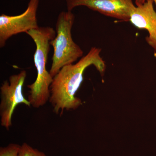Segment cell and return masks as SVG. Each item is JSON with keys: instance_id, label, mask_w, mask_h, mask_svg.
Returning <instances> with one entry per match:
<instances>
[{"instance_id": "7", "label": "cell", "mask_w": 156, "mask_h": 156, "mask_svg": "<svg viewBox=\"0 0 156 156\" xmlns=\"http://www.w3.org/2000/svg\"><path fill=\"white\" fill-rule=\"evenodd\" d=\"M152 0H147L144 4L136 6L132 11L129 21L136 28L146 30L148 36L146 41L156 51V11Z\"/></svg>"}, {"instance_id": "8", "label": "cell", "mask_w": 156, "mask_h": 156, "mask_svg": "<svg viewBox=\"0 0 156 156\" xmlns=\"http://www.w3.org/2000/svg\"><path fill=\"white\" fill-rule=\"evenodd\" d=\"M18 156H47L44 153L34 148L26 143L20 145Z\"/></svg>"}, {"instance_id": "9", "label": "cell", "mask_w": 156, "mask_h": 156, "mask_svg": "<svg viewBox=\"0 0 156 156\" xmlns=\"http://www.w3.org/2000/svg\"><path fill=\"white\" fill-rule=\"evenodd\" d=\"M20 145L17 144H10L0 148V156H18Z\"/></svg>"}, {"instance_id": "2", "label": "cell", "mask_w": 156, "mask_h": 156, "mask_svg": "<svg viewBox=\"0 0 156 156\" xmlns=\"http://www.w3.org/2000/svg\"><path fill=\"white\" fill-rule=\"evenodd\" d=\"M33 40L36 46L34 61L37 70V78L32 83L27 86L29 89L28 100L31 106L39 108L49 101L50 86L53 77L47 69L50 41L56 36V31L50 27H42L26 33Z\"/></svg>"}, {"instance_id": "10", "label": "cell", "mask_w": 156, "mask_h": 156, "mask_svg": "<svg viewBox=\"0 0 156 156\" xmlns=\"http://www.w3.org/2000/svg\"><path fill=\"white\" fill-rule=\"evenodd\" d=\"M147 0H135V5L136 6L141 5L143 4H144ZM155 3L156 5V0H152Z\"/></svg>"}, {"instance_id": "6", "label": "cell", "mask_w": 156, "mask_h": 156, "mask_svg": "<svg viewBox=\"0 0 156 156\" xmlns=\"http://www.w3.org/2000/svg\"><path fill=\"white\" fill-rule=\"evenodd\" d=\"M68 11L79 6L122 21H129L136 6L132 0H66Z\"/></svg>"}, {"instance_id": "3", "label": "cell", "mask_w": 156, "mask_h": 156, "mask_svg": "<svg viewBox=\"0 0 156 156\" xmlns=\"http://www.w3.org/2000/svg\"><path fill=\"white\" fill-rule=\"evenodd\" d=\"M72 11H62L58 14L56 25V36L50 42L53 49L52 63L50 70L55 76L63 66L73 64L82 58L83 51L75 43L72 36V28L74 22Z\"/></svg>"}, {"instance_id": "1", "label": "cell", "mask_w": 156, "mask_h": 156, "mask_svg": "<svg viewBox=\"0 0 156 156\" xmlns=\"http://www.w3.org/2000/svg\"><path fill=\"white\" fill-rule=\"evenodd\" d=\"M101 48L92 47L78 62L63 66L53 77L50 86L49 101L56 114L62 115L65 110H75L82 104V101L75 95L87 68L93 66L103 76L106 64L101 56Z\"/></svg>"}, {"instance_id": "4", "label": "cell", "mask_w": 156, "mask_h": 156, "mask_svg": "<svg viewBox=\"0 0 156 156\" xmlns=\"http://www.w3.org/2000/svg\"><path fill=\"white\" fill-rule=\"evenodd\" d=\"M27 75L26 71L23 70L17 74L10 76L9 80L4 81L0 87L1 125L7 130H9L12 126V115L17 105L24 104L31 106L23 93Z\"/></svg>"}, {"instance_id": "5", "label": "cell", "mask_w": 156, "mask_h": 156, "mask_svg": "<svg viewBox=\"0 0 156 156\" xmlns=\"http://www.w3.org/2000/svg\"><path fill=\"white\" fill-rule=\"evenodd\" d=\"M40 0H30L27 9L21 14L0 16V48H4L6 42L13 36L39 27L37 13Z\"/></svg>"}]
</instances>
